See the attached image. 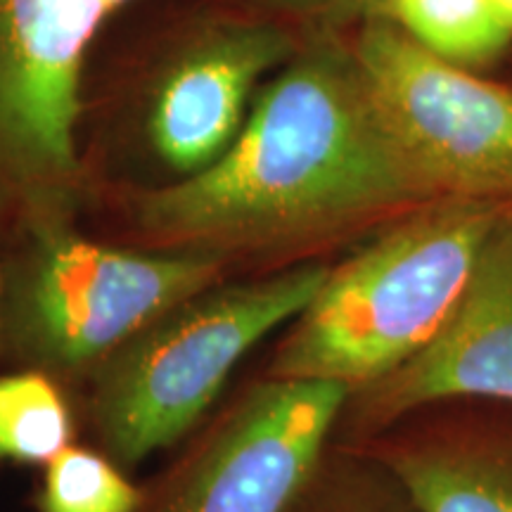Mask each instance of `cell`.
Returning a JSON list of instances; mask_svg holds the SVG:
<instances>
[{
  "instance_id": "cell-14",
  "label": "cell",
  "mask_w": 512,
  "mask_h": 512,
  "mask_svg": "<svg viewBox=\"0 0 512 512\" xmlns=\"http://www.w3.org/2000/svg\"><path fill=\"white\" fill-rule=\"evenodd\" d=\"M287 512H415L401 486L361 448L325 453Z\"/></svg>"
},
{
  "instance_id": "cell-3",
  "label": "cell",
  "mask_w": 512,
  "mask_h": 512,
  "mask_svg": "<svg viewBox=\"0 0 512 512\" xmlns=\"http://www.w3.org/2000/svg\"><path fill=\"white\" fill-rule=\"evenodd\" d=\"M5 361L83 382L121 344L185 299L223 283L226 264L188 252H131L69 219L0 230Z\"/></svg>"
},
{
  "instance_id": "cell-15",
  "label": "cell",
  "mask_w": 512,
  "mask_h": 512,
  "mask_svg": "<svg viewBox=\"0 0 512 512\" xmlns=\"http://www.w3.org/2000/svg\"><path fill=\"white\" fill-rule=\"evenodd\" d=\"M5 361V273L3 254H0V363Z\"/></svg>"
},
{
  "instance_id": "cell-16",
  "label": "cell",
  "mask_w": 512,
  "mask_h": 512,
  "mask_svg": "<svg viewBox=\"0 0 512 512\" xmlns=\"http://www.w3.org/2000/svg\"><path fill=\"white\" fill-rule=\"evenodd\" d=\"M498 15H501L503 24L512 31V0H494Z\"/></svg>"
},
{
  "instance_id": "cell-2",
  "label": "cell",
  "mask_w": 512,
  "mask_h": 512,
  "mask_svg": "<svg viewBox=\"0 0 512 512\" xmlns=\"http://www.w3.org/2000/svg\"><path fill=\"white\" fill-rule=\"evenodd\" d=\"M508 207L444 197L389 223L330 268L264 377L337 382L356 392L406 366L451 318L486 235Z\"/></svg>"
},
{
  "instance_id": "cell-13",
  "label": "cell",
  "mask_w": 512,
  "mask_h": 512,
  "mask_svg": "<svg viewBox=\"0 0 512 512\" xmlns=\"http://www.w3.org/2000/svg\"><path fill=\"white\" fill-rule=\"evenodd\" d=\"M43 467L36 512H138L143 503V489L95 448L72 444Z\"/></svg>"
},
{
  "instance_id": "cell-7",
  "label": "cell",
  "mask_w": 512,
  "mask_h": 512,
  "mask_svg": "<svg viewBox=\"0 0 512 512\" xmlns=\"http://www.w3.org/2000/svg\"><path fill=\"white\" fill-rule=\"evenodd\" d=\"M349 387L261 377L188 446L138 512H287L323 463Z\"/></svg>"
},
{
  "instance_id": "cell-17",
  "label": "cell",
  "mask_w": 512,
  "mask_h": 512,
  "mask_svg": "<svg viewBox=\"0 0 512 512\" xmlns=\"http://www.w3.org/2000/svg\"><path fill=\"white\" fill-rule=\"evenodd\" d=\"M280 3H304V0H280Z\"/></svg>"
},
{
  "instance_id": "cell-8",
  "label": "cell",
  "mask_w": 512,
  "mask_h": 512,
  "mask_svg": "<svg viewBox=\"0 0 512 512\" xmlns=\"http://www.w3.org/2000/svg\"><path fill=\"white\" fill-rule=\"evenodd\" d=\"M460 401L512 406V204L486 235L439 335L406 366L351 392L342 420L366 441L408 415Z\"/></svg>"
},
{
  "instance_id": "cell-9",
  "label": "cell",
  "mask_w": 512,
  "mask_h": 512,
  "mask_svg": "<svg viewBox=\"0 0 512 512\" xmlns=\"http://www.w3.org/2000/svg\"><path fill=\"white\" fill-rule=\"evenodd\" d=\"M287 53L290 41L273 27H235L192 48L152 102L157 155L185 176L214 164L238 138L256 81Z\"/></svg>"
},
{
  "instance_id": "cell-4",
  "label": "cell",
  "mask_w": 512,
  "mask_h": 512,
  "mask_svg": "<svg viewBox=\"0 0 512 512\" xmlns=\"http://www.w3.org/2000/svg\"><path fill=\"white\" fill-rule=\"evenodd\" d=\"M328 271L311 261L247 283H219L121 344L83 380L102 453L133 467L174 446L242 358L309 306Z\"/></svg>"
},
{
  "instance_id": "cell-10",
  "label": "cell",
  "mask_w": 512,
  "mask_h": 512,
  "mask_svg": "<svg viewBox=\"0 0 512 512\" xmlns=\"http://www.w3.org/2000/svg\"><path fill=\"white\" fill-rule=\"evenodd\" d=\"M356 448L377 460L415 512H512V425L413 413Z\"/></svg>"
},
{
  "instance_id": "cell-6",
  "label": "cell",
  "mask_w": 512,
  "mask_h": 512,
  "mask_svg": "<svg viewBox=\"0 0 512 512\" xmlns=\"http://www.w3.org/2000/svg\"><path fill=\"white\" fill-rule=\"evenodd\" d=\"M377 110L437 200L512 204V91L432 55L387 19L356 38Z\"/></svg>"
},
{
  "instance_id": "cell-12",
  "label": "cell",
  "mask_w": 512,
  "mask_h": 512,
  "mask_svg": "<svg viewBox=\"0 0 512 512\" xmlns=\"http://www.w3.org/2000/svg\"><path fill=\"white\" fill-rule=\"evenodd\" d=\"M64 384L34 368L0 373V463L48 465L74 444Z\"/></svg>"
},
{
  "instance_id": "cell-1",
  "label": "cell",
  "mask_w": 512,
  "mask_h": 512,
  "mask_svg": "<svg viewBox=\"0 0 512 512\" xmlns=\"http://www.w3.org/2000/svg\"><path fill=\"white\" fill-rule=\"evenodd\" d=\"M437 200L347 50L299 55L214 164L133 204L155 252L302 254Z\"/></svg>"
},
{
  "instance_id": "cell-5",
  "label": "cell",
  "mask_w": 512,
  "mask_h": 512,
  "mask_svg": "<svg viewBox=\"0 0 512 512\" xmlns=\"http://www.w3.org/2000/svg\"><path fill=\"white\" fill-rule=\"evenodd\" d=\"M128 3L0 0V230L69 219L83 64Z\"/></svg>"
},
{
  "instance_id": "cell-11",
  "label": "cell",
  "mask_w": 512,
  "mask_h": 512,
  "mask_svg": "<svg viewBox=\"0 0 512 512\" xmlns=\"http://www.w3.org/2000/svg\"><path fill=\"white\" fill-rule=\"evenodd\" d=\"M380 15L418 46L458 67L489 64L508 48L512 31L494 0H377Z\"/></svg>"
}]
</instances>
